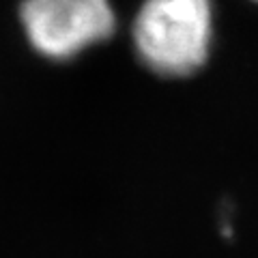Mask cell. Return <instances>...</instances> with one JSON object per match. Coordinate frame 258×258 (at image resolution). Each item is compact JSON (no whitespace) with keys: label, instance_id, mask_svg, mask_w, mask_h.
<instances>
[{"label":"cell","instance_id":"obj_1","mask_svg":"<svg viewBox=\"0 0 258 258\" xmlns=\"http://www.w3.org/2000/svg\"><path fill=\"white\" fill-rule=\"evenodd\" d=\"M140 60L155 74L181 78L198 71L213 43L211 0H147L134 22Z\"/></svg>","mask_w":258,"mask_h":258},{"label":"cell","instance_id":"obj_2","mask_svg":"<svg viewBox=\"0 0 258 258\" xmlns=\"http://www.w3.org/2000/svg\"><path fill=\"white\" fill-rule=\"evenodd\" d=\"M110 0H24L22 26L30 45L52 60H69L114 32Z\"/></svg>","mask_w":258,"mask_h":258},{"label":"cell","instance_id":"obj_3","mask_svg":"<svg viewBox=\"0 0 258 258\" xmlns=\"http://www.w3.org/2000/svg\"><path fill=\"white\" fill-rule=\"evenodd\" d=\"M254 3H258V0H254Z\"/></svg>","mask_w":258,"mask_h":258}]
</instances>
